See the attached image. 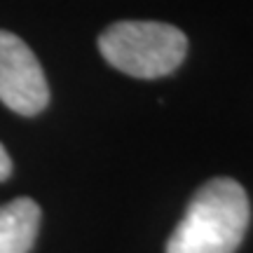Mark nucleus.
I'll return each instance as SVG.
<instances>
[{"label":"nucleus","instance_id":"obj_2","mask_svg":"<svg viewBox=\"0 0 253 253\" xmlns=\"http://www.w3.org/2000/svg\"><path fill=\"white\" fill-rule=\"evenodd\" d=\"M103 59L131 78H162L185 59L188 38L181 28L162 21H118L99 38Z\"/></svg>","mask_w":253,"mask_h":253},{"label":"nucleus","instance_id":"obj_3","mask_svg":"<svg viewBox=\"0 0 253 253\" xmlns=\"http://www.w3.org/2000/svg\"><path fill=\"white\" fill-rule=\"evenodd\" d=\"M0 101L19 115H38L49 103L42 66L14 33L0 31Z\"/></svg>","mask_w":253,"mask_h":253},{"label":"nucleus","instance_id":"obj_5","mask_svg":"<svg viewBox=\"0 0 253 253\" xmlns=\"http://www.w3.org/2000/svg\"><path fill=\"white\" fill-rule=\"evenodd\" d=\"M9 173H12V160H9L7 150L0 143V181H7Z\"/></svg>","mask_w":253,"mask_h":253},{"label":"nucleus","instance_id":"obj_4","mask_svg":"<svg viewBox=\"0 0 253 253\" xmlns=\"http://www.w3.org/2000/svg\"><path fill=\"white\" fill-rule=\"evenodd\" d=\"M40 227V207L19 197L0 207V253H28Z\"/></svg>","mask_w":253,"mask_h":253},{"label":"nucleus","instance_id":"obj_1","mask_svg":"<svg viewBox=\"0 0 253 253\" xmlns=\"http://www.w3.org/2000/svg\"><path fill=\"white\" fill-rule=\"evenodd\" d=\"M251 218L244 188L232 178H211L190 199L167 253H235Z\"/></svg>","mask_w":253,"mask_h":253}]
</instances>
